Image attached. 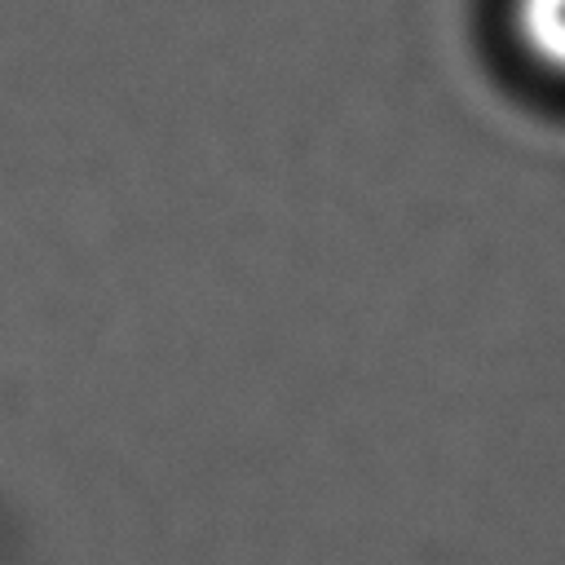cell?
Here are the masks:
<instances>
[{"mask_svg":"<svg viewBox=\"0 0 565 565\" xmlns=\"http://www.w3.org/2000/svg\"><path fill=\"white\" fill-rule=\"evenodd\" d=\"M508 18L525 62L565 84V0H512Z\"/></svg>","mask_w":565,"mask_h":565,"instance_id":"1","label":"cell"}]
</instances>
